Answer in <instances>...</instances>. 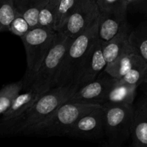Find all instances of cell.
Masks as SVG:
<instances>
[{"mask_svg":"<svg viewBox=\"0 0 147 147\" xmlns=\"http://www.w3.org/2000/svg\"><path fill=\"white\" fill-rule=\"evenodd\" d=\"M76 90L74 86H56L45 92L9 126L10 130L23 134L27 129L42 122L62 104L68 101Z\"/></svg>","mask_w":147,"mask_h":147,"instance_id":"obj_1","label":"cell"},{"mask_svg":"<svg viewBox=\"0 0 147 147\" xmlns=\"http://www.w3.org/2000/svg\"><path fill=\"white\" fill-rule=\"evenodd\" d=\"M72 38L63 32H57L51 48L42 62L38 70L24 86L44 94L57 86V80L63 57Z\"/></svg>","mask_w":147,"mask_h":147,"instance_id":"obj_2","label":"cell"},{"mask_svg":"<svg viewBox=\"0 0 147 147\" xmlns=\"http://www.w3.org/2000/svg\"><path fill=\"white\" fill-rule=\"evenodd\" d=\"M101 105L67 101L41 123L27 129L23 134L42 136H66L70 128L86 113Z\"/></svg>","mask_w":147,"mask_h":147,"instance_id":"obj_3","label":"cell"},{"mask_svg":"<svg viewBox=\"0 0 147 147\" xmlns=\"http://www.w3.org/2000/svg\"><path fill=\"white\" fill-rule=\"evenodd\" d=\"M98 22L99 19L88 29L72 39L69 43L59 72L57 86H73L80 64L98 39Z\"/></svg>","mask_w":147,"mask_h":147,"instance_id":"obj_4","label":"cell"},{"mask_svg":"<svg viewBox=\"0 0 147 147\" xmlns=\"http://www.w3.org/2000/svg\"><path fill=\"white\" fill-rule=\"evenodd\" d=\"M104 137L108 146L119 147L131 137L134 105H104Z\"/></svg>","mask_w":147,"mask_h":147,"instance_id":"obj_5","label":"cell"},{"mask_svg":"<svg viewBox=\"0 0 147 147\" xmlns=\"http://www.w3.org/2000/svg\"><path fill=\"white\" fill-rule=\"evenodd\" d=\"M56 32L52 29L37 26L21 37L27 55V70L24 78L25 82L38 70L53 45Z\"/></svg>","mask_w":147,"mask_h":147,"instance_id":"obj_6","label":"cell"},{"mask_svg":"<svg viewBox=\"0 0 147 147\" xmlns=\"http://www.w3.org/2000/svg\"><path fill=\"white\" fill-rule=\"evenodd\" d=\"M100 11L96 0H78L61 31L70 38L88 29L100 17Z\"/></svg>","mask_w":147,"mask_h":147,"instance_id":"obj_7","label":"cell"},{"mask_svg":"<svg viewBox=\"0 0 147 147\" xmlns=\"http://www.w3.org/2000/svg\"><path fill=\"white\" fill-rule=\"evenodd\" d=\"M105 115L103 106L83 114L70 128L66 136L83 139H99L104 137Z\"/></svg>","mask_w":147,"mask_h":147,"instance_id":"obj_8","label":"cell"},{"mask_svg":"<svg viewBox=\"0 0 147 147\" xmlns=\"http://www.w3.org/2000/svg\"><path fill=\"white\" fill-rule=\"evenodd\" d=\"M106 65L107 63L102 50L101 41L98 38L80 64L75 76L73 86L78 89L94 80L99 77L102 72H104Z\"/></svg>","mask_w":147,"mask_h":147,"instance_id":"obj_9","label":"cell"},{"mask_svg":"<svg viewBox=\"0 0 147 147\" xmlns=\"http://www.w3.org/2000/svg\"><path fill=\"white\" fill-rule=\"evenodd\" d=\"M117 79L109 76L98 77L75 90L69 101L101 105L103 98Z\"/></svg>","mask_w":147,"mask_h":147,"instance_id":"obj_10","label":"cell"},{"mask_svg":"<svg viewBox=\"0 0 147 147\" xmlns=\"http://www.w3.org/2000/svg\"><path fill=\"white\" fill-rule=\"evenodd\" d=\"M128 6L100 12L98 22V38L106 42L114 37L126 24Z\"/></svg>","mask_w":147,"mask_h":147,"instance_id":"obj_11","label":"cell"},{"mask_svg":"<svg viewBox=\"0 0 147 147\" xmlns=\"http://www.w3.org/2000/svg\"><path fill=\"white\" fill-rule=\"evenodd\" d=\"M131 138L133 146L147 147V95L134 106Z\"/></svg>","mask_w":147,"mask_h":147,"instance_id":"obj_12","label":"cell"},{"mask_svg":"<svg viewBox=\"0 0 147 147\" xmlns=\"http://www.w3.org/2000/svg\"><path fill=\"white\" fill-rule=\"evenodd\" d=\"M131 32L127 24L111 40L106 42L100 40L103 56L107 64L113 63L122 53L133 48L129 40Z\"/></svg>","mask_w":147,"mask_h":147,"instance_id":"obj_13","label":"cell"},{"mask_svg":"<svg viewBox=\"0 0 147 147\" xmlns=\"http://www.w3.org/2000/svg\"><path fill=\"white\" fill-rule=\"evenodd\" d=\"M42 95L31 89H28L27 91L22 94H19L11 103L9 109L2 114L1 121L3 123L8 127L11 126Z\"/></svg>","mask_w":147,"mask_h":147,"instance_id":"obj_14","label":"cell"},{"mask_svg":"<svg viewBox=\"0 0 147 147\" xmlns=\"http://www.w3.org/2000/svg\"><path fill=\"white\" fill-rule=\"evenodd\" d=\"M137 86L126 84L117 80L101 102L104 105H133Z\"/></svg>","mask_w":147,"mask_h":147,"instance_id":"obj_15","label":"cell"},{"mask_svg":"<svg viewBox=\"0 0 147 147\" xmlns=\"http://www.w3.org/2000/svg\"><path fill=\"white\" fill-rule=\"evenodd\" d=\"M142 59L134 48L122 53L113 63L106 65L104 73L113 78L120 80L129 73L137 62Z\"/></svg>","mask_w":147,"mask_h":147,"instance_id":"obj_16","label":"cell"},{"mask_svg":"<svg viewBox=\"0 0 147 147\" xmlns=\"http://www.w3.org/2000/svg\"><path fill=\"white\" fill-rule=\"evenodd\" d=\"M47 1L48 0H15L16 9L32 29L38 26L39 16Z\"/></svg>","mask_w":147,"mask_h":147,"instance_id":"obj_17","label":"cell"},{"mask_svg":"<svg viewBox=\"0 0 147 147\" xmlns=\"http://www.w3.org/2000/svg\"><path fill=\"white\" fill-rule=\"evenodd\" d=\"M24 79L4 86L0 90V115L5 113L24 87Z\"/></svg>","mask_w":147,"mask_h":147,"instance_id":"obj_18","label":"cell"},{"mask_svg":"<svg viewBox=\"0 0 147 147\" xmlns=\"http://www.w3.org/2000/svg\"><path fill=\"white\" fill-rule=\"evenodd\" d=\"M129 40L134 51L147 65V23L141 24L131 32Z\"/></svg>","mask_w":147,"mask_h":147,"instance_id":"obj_19","label":"cell"},{"mask_svg":"<svg viewBox=\"0 0 147 147\" xmlns=\"http://www.w3.org/2000/svg\"><path fill=\"white\" fill-rule=\"evenodd\" d=\"M60 0H48L39 16L38 26L55 31V22Z\"/></svg>","mask_w":147,"mask_h":147,"instance_id":"obj_20","label":"cell"},{"mask_svg":"<svg viewBox=\"0 0 147 147\" xmlns=\"http://www.w3.org/2000/svg\"><path fill=\"white\" fill-rule=\"evenodd\" d=\"M16 14L15 0H0V32H9Z\"/></svg>","mask_w":147,"mask_h":147,"instance_id":"obj_21","label":"cell"},{"mask_svg":"<svg viewBox=\"0 0 147 147\" xmlns=\"http://www.w3.org/2000/svg\"><path fill=\"white\" fill-rule=\"evenodd\" d=\"M147 71V65L146 62L141 59L134 65L130 71L125 75L124 77L120 79V81L131 86H139L144 80Z\"/></svg>","mask_w":147,"mask_h":147,"instance_id":"obj_22","label":"cell"},{"mask_svg":"<svg viewBox=\"0 0 147 147\" xmlns=\"http://www.w3.org/2000/svg\"><path fill=\"white\" fill-rule=\"evenodd\" d=\"M78 0H60L55 22V31L60 32L65 24Z\"/></svg>","mask_w":147,"mask_h":147,"instance_id":"obj_23","label":"cell"},{"mask_svg":"<svg viewBox=\"0 0 147 147\" xmlns=\"http://www.w3.org/2000/svg\"><path fill=\"white\" fill-rule=\"evenodd\" d=\"M31 30L30 24L21 14L17 11L15 17L11 22L9 32L22 37Z\"/></svg>","mask_w":147,"mask_h":147,"instance_id":"obj_24","label":"cell"},{"mask_svg":"<svg viewBox=\"0 0 147 147\" xmlns=\"http://www.w3.org/2000/svg\"><path fill=\"white\" fill-rule=\"evenodd\" d=\"M100 12L114 10L123 6H128L126 0H96Z\"/></svg>","mask_w":147,"mask_h":147,"instance_id":"obj_25","label":"cell"},{"mask_svg":"<svg viewBox=\"0 0 147 147\" xmlns=\"http://www.w3.org/2000/svg\"><path fill=\"white\" fill-rule=\"evenodd\" d=\"M128 7H131L134 9L147 14V0H126Z\"/></svg>","mask_w":147,"mask_h":147,"instance_id":"obj_26","label":"cell"},{"mask_svg":"<svg viewBox=\"0 0 147 147\" xmlns=\"http://www.w3.org/2000/svg\"><path fill=\"white\" fill-rule=\"evenodd\" d=\"M143 83H145V85H146V95H147V77L145 78V79H144V80Z\"/></svg>","mask_w":147,"mask_h":147,"instance_id":"obj_27","label":"cell"},{"mask_svg":"<svg viewBox=\"0 0 147 147\" xmlns=\"http://www.w3.org/2000/svg\"><path fill=\"white\" fill-rule=\"evenodd\" d=\"M146 77H147V71H146ZM146 77H145V78H146ZM145 79V78H144Z\"/></svg>","mask_w":147,"mask_h":147,"instance_id":"obj_28","label":"cell"}]
</instances>
